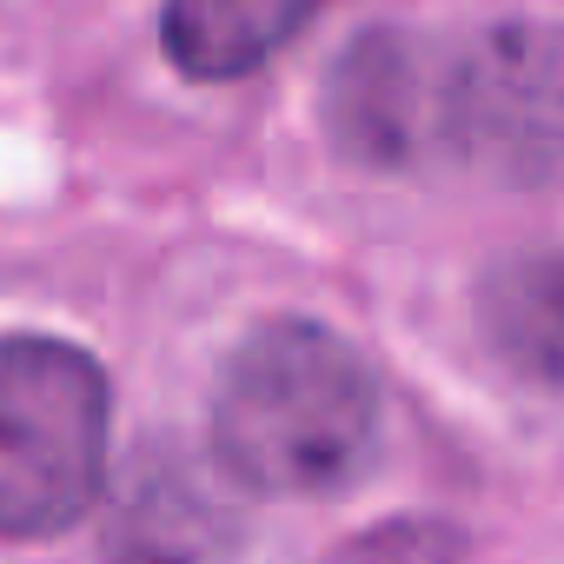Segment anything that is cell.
I'll use <instances>...</instances> for the list:
<instances>
[{"label":"cell","mask_w":564,"mask_h":564,"mask_svg":"<svg viewBox=\"0 0 564 564\" xmlns=\"http://www.w3.org/2000/svg\"><path fill=\"white\" fill-rule=\"evenodd\" d=\"M485 333L538 386L557 379V252H524V259L491 272V286H485Z\"/></svg>","instance_id":"cell-7"},{"label":"cell","mask_w":564,"mask_h":564,"mask_svg":"<svg viewBox=\"0 0 564 564\" xmlns=\"http://www.w3.org/2000/svg\"><path fill=\"white\" fill-rule=\"evenodd\" d=\"M239 551L246 511L213 458L180 438H153L127 458L107 498V564H239Z\"/></svg>","instance_id":"cell-5"},{"label":"cell","mask_w":564,"mask_h":564,"mask_svg":"<svg viewBox=\"0 0 564 564\" xmlns=\"http://www.w3.org/2000/svg\"><path fill=\"white\" fill-rule=\"evenodd\" d=\"M326 133L366 173H425L452 160V47L372 28L326 80Z\"/></svg>","instance_id":"cell-3"},{"label":"cell","mask_w":564,"mask_h":564,"mask_svg":"<svg viewBox=\"0 0 564 564\" xmlns=\"http://www.w3.org/2000/svg\"><path fill=\"white\" fill-rule=\"evenodd\" d=\"M339 564H458V531L425 524V518H399V524H379L359 544H346Z\"/></svg>","instance_id":"cell-8"},{"label":"cell","mask_w":564,"mask_h":564,"mask_svg":"<svg viewBox=\"0 0 564 564\" xmlns=\"http://www.w3.org/2000/svg\"><path fill=\"white\" fill-rule=\"evenodd\" d=\"M319 8L326 0H166L160 47L186 80H246Z\"/></svg>","instance_id":"cell-6"},{"label":"cell","mask_w":564,"mask_h":564,"mask_svg":"<svg viewBox=\"0 0 564 564\" xmlns=\"http://www.w3.org/2000/svg\"><path fill=\"white\" fill-rule=\"evenodd\" d=\"M452 160L505 186H551L557 173V41L511 21L452 47Z\"/></svg>","instance_id":"cell-4"},{"label":"cell","mask_w":564,"mask_h":564,"mask_svg":"<svg viewBox=\"0 0 564 564\" xmlns=\"http://www.w3.org/2000/svg\"><path fill=\"white\" fill-rule=\"evenodd\" d=\"M107 372L41 333L0 339V538H54L107 485Z\"/></svg>","instance_id":"cell-2"},{"label":"cell","mask_w":564,"mask_h":564,"mask_svg":"<svg viewBox=\"0 0 564 564\" xmlns=\"http://www.w3.org/2000/svg\"><path fill=\"white\" fill-rule=\"evenodd\" d=\"M379 379L313 319L252 326L213 392V465L246 491H339L372 465Z\"/></svg>","instance_id":"cell-1"}]
</instances>
